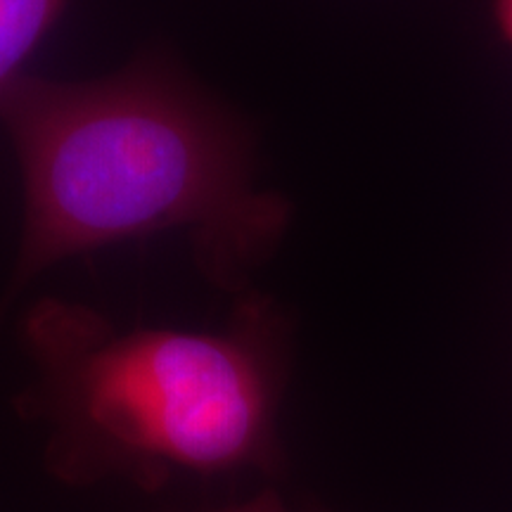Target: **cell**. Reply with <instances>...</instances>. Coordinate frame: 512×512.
I'll return each mask as SVG.
<instances>
[{
	"instance_id": "5b68a950",
	"label": "cell",
	"mask_w": 512,
	"mask_h": 512,
	"mask_svg": "<svg viewBox=\"0 0 512 512\" xmlns=\"http://www.w3.org/2000/svg\"><path fill=\"white\" fill-rule=\"evenodd\" d=\"M491 10H494V22L505 43L512 46V0H491Z\"/></svg>"
},
{
	"instance_id": "277c9868",
	"label": "cell",
	"mask_w": 512,
	"mask_h": 512,
	"mask_svg": "<svg viewBox=\"0 0 512 512\" xmlns=\"http://www.w3.org/2000/svg\"><path fill=\"white\" fill-rule=\"evenodd\" d=\"M202 512H292L287 508L283 496L275 489H261L259 494L245 498V501L221 505L214 510H202Z\"/></svg>"
},
{
	"instance_id": "8992f818",
	"label": "cell",
	"mask_w": 512,
	"mask_h": 512,
	"mask_svg": "<svg viewBox=\"0 0 512 512\" xmlns=\"http://www.w3.org/2000/svg\"><path fill=\"white\" fill-rule=\"evenodd\" d=\"M306 512H328V510H316V508H313V510H306Z\"/></svg>"
},
{
	"instance_id": "3957f363",
	"label": "cell",
	"mask_w": 512,
	"mask_h": 512,
	"mask_svg": "<svg viewBox=\"0 0 512 512\" xmlns=\"http://www.w3.org/2000/svg\"><path fill=\"white\" fill-rule=\"evenodd\" d=\"M67 0H0V93L24 74V62L50 34Z\"/></svg>"
},
{
	"instance_id": "6da1fadb",
	"label": "cell",
	"mask_w": 512,
	"mask_h": 512,
	"mask_svg": "<svg viewBox=\"0 0 512 512\" xmlns=\"http://www.w3.org/2000/svg\"><path fill=\"white\" fill-rule=\"evenodd\" d=\"M0 126L24 188L0 318L60 261L169 230L188 235L202 278L238 299L290 228V200L256 185L254 126L166 50L88 81L24 72L0 93Z\"/></svg>"
},
{
	"instance_id": "7a4b0ae2",
	"label": "cell",
	"mask_w": 512,
	"mask_h": 512,
	"mask_svg": "<svg viewBox=\"0 0 512 512\" xmlns=\"http://www.w3.org/2000/svg\"><path fill=\"white\" fill-rule=\"evenodd\" d=\"M19 335L36 377L15 408L48 430L43 458L57 482L121 479L155 494L178 475H285L294 323L268 294L235 299L219 330H119L50 297Z\"/></svg>"
}]
</instances>
